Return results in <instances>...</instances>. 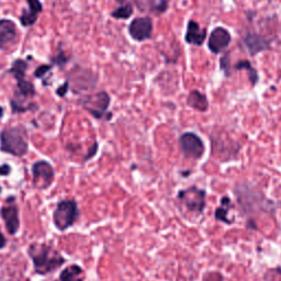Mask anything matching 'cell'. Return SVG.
Instances as JSON below:
<instances>
[{
	"label": "cell",
	"instance_id": "5bb4252c",
	"mask_svg": "<svg viewBox=\"0 0 281 281\" xmlns=\"http://www.w3.org/2000/svg\"><path fill=\"white\" fill-rule=\"evenodd\" d=\"M136 7L141 12L147 14H163L167 10V0H134Z\"/></svg>",
	"mask_w": 281,
	"mask_h": 281
},
{
	"label": "cell",
	"instance_id": "277c9868",
	"mask_svg": "<svg viewBox=\"0 0 281 281\" xmlns=\"http://www.w3.org/2000/svg\"><path fill=\"white\" fill-rule=\"evenodd\" d=\"M33 186L38 190H45L52 186L55 178L53 166L48 160H37L31 168Z\"/></svg>",
	"mask_w": 281,
	"mask_h": 281
},
{
	"label": "cell",
	"instance_id": "9a60e30c",
	"mask_svg": "<svg viewBox=\"0 0 281 281\" xmlns=\"http://www.w3.org/2000/svg\"><path fill=\"white\" fill-rule=\"evenodd\" d=\"M61 281H85V271L79 265H70L60 274Z\"/></svg>",
	"mask_w": 281,
	"mask_h": 281
},
{
	"label": "cell",
	"instance_id": "4316f807",
	"mask_svg": "<svg viewBox=\"0 0 281 281\" xmlns=\"http://www.w3.org/2000/svg\"><path fill=\"white\" fill-rule=\"evenodd\" d=\"M228 54H227V52H226V54L221 58V68L223 69L225 73H227V70L230 69V63H228Z\"/></svg>",
	"mask_w": 281,
	"mask_h": 281
},
{
	"label": "cell",
	"instance_id": "ba28073f",
	"mask_svg": "<svg viewBox=\"0 0 281 281\" xmlns=\"http://www.w3.org/2000/svg\"><path fill=\"white\" fill-rule=\"evenodd\" d=\"M153 22L148 17L136 18L131 22L129 27V33L135 41H145L152 36Z\"/></svg>",
	"mask_w": 281,
	"mask_h": 281
},
{
	"label": "cell",
	"instance_id": "603a6c76",
	"mask_svg": "<svg viewBox=\"0 0 281 281\" xmlns=\"http://www.w3.org/2000/svg\"><path fill=\"white\" fill-rule=\"evenodd\" d=\"M10 104H11V109H12V112H15V113H21V112H25V111H29V110H32V106H34V104H30L29 107H23L21 106V104H19L16 100H11L10 101Z\"/></svg>",
	"mask_w": 281,
	"mask_h": 281
},
{
	"label": "cell",
	"instance_id": "52a82bcc",
	"mask_svg": "<svg viewBox=\"0 0 281 281\" xmlns=\"http://www.w3.org/2000/svg\"><path fill=\"white\" fill-rule=\"evenodd\" d=\"M180 147L186 157L199 159L205 153V144L200 137L191 132L184 133L179 139Z\"/></svg>",
	"mask_w": 281,
	"mask_h": 281
},
{
	"label": "cell",
	"instance_id": "7402d4cb",
	"mask_svg": "<svg viewBox=\"0 0 281 281\" xmlns=\"http://www.w3.org/2000/svg\"><path fill=\"white\" fill-rule=\"evenodd\" d=\"M18 83V88L20 90V94L24 97H33L35 94V89L33 84L28 82V81H20L17 82Z\"/></svg>",
	"mask_w": 281,
	"mask_h": 281
},
{
	"label": "cell",
	"instance_id": "9c48e42d",
	"mask_svg": "<svg viewBox=\"0 0 281 281\" xmlns=\"http://www.w3.org/2000/svg\"><path fill=\"white\" fill-rule=\"evenodd\" d=\"M0 217L4 220L7 232L10 235H16L20 228V218H19V209L16 205L4 206L0 209Z\"/></svg>",
	"mask_w": 281,
	"mask_h": 281
},
{
	"label": "cell",
	"instance_id": "7c38bea8",
	"mask_svg": "<svg viewBox=\"0 0 281 281\" xmlns=\"http://www.w3.org/2000/svg\"><path fill=\"white\" fill-rule=\"evenodd\" d=\"M243 42L245 44V47L248 49V51L251 52L252 55H255L259 53L261 51L269 50L270 48V42L267 41L265 37L258 34L254 33H248L244 36Z\"/></svg>",
	"mask_w": 281,
	"mask_h": 281
},
{
	"label": "cell",
	"instance_id": "5b68a950",
	"mask_svg": "<svg viewBox=\"0 0 281 281\" xmlns=\"http://www.w3.org/2000/svg\"><path fill=\"white\" fill-rule=\"evenodd\" d=\"M178 199L185 205L189 211L202 213L206 206V191L197 187H190L178 193Z\"/></svg>",
	"mask_w": 281,
	"mask_h": 281
},
{
	"label": "cell",
	"instance_id": "30bf717a",
	"mask_svg": "<svg viewBox=\"0 0 281 281\" xmlns=\"http://www.w3.org/2000/svg\"><path fill=\"white\" fill-rule=\"evenodd\" d=\"M231 42V34L224 28H217L211 32V35L209 37L208 47L214 54H219L224 49L228 47Z\"/></svg>",
	"mask_w": 281,
	"mask_h": 281
},
{
	"label": "cell",
	"instance_id": "4fadbf2b",
	"mask_svg": "<svg viewBox=\"0 0 281 281\" xmlns=\"http://www.w3.org/2000/svg\"><path fill=\"white\" fill-rule=\"evenodd\" d=\"M207 37V30L201 29L198 22L190 20L188 23L187 32H186V42L193 45H200L204 44Z\"/></svg>",
	"mask_w": 281,
	"mask_h": 281
},
{
	"label": "cell",
	"instance_id": "ac0fdd59",
	"mask_svg": "<svg viewBox=\"0 0 281 281\" xmlns=\"http://www.w3.org/2000/svg\"><path fill=\"white\" fill-rule=\"evenodd\" d=\"M28 68L27 62H24L22 60H16L12 64V66L10 68V73L14 74L17 82H20L25 79V70Z\"/></svg>",
	"mask_w": 281,
	"mask_h": 281
},
{
	"label": "cell",
	"instance_id": "8fae6325",
	"mask_svg": "<svg viewBox=\"0 0 281 281\" xmlns=\"http://www.w3.org/2000/svg\"><path fill=\"white\" fill-rule=\"evenodd\" d=\"M18 32L11 20H0V50H8L17 42Z\"/></svg>",
	"mask_w": 281,
	"mask_h": 281
},
{
	"label": "cell",
	"instance_id": "3957f363",
	"mask_svg": "<svg viewBox=\"0 0 281 281\" xmlns=\"http://www.w3.org/2000/svg\"><path fill=\"white\" fill-rule=\"evenodd\" d=\"M79 218V210L75 200H62L53 212V222L58 231L64 232L73 226Z\"/></svg>",
	"mask_w": 281,
	"mask_h": 281
},
{
	"label": "cell",
	"instance_id": "ffe728a7",
	"mask_svg": "<svg viewBox=\"0 0 281 281\" xmlns=\"http://www.w3.org/2000/svg\"><path fill=\"white\" fill-rule=\"evenodd\" d=\"M235 68L236 69H247L248 70V77H250V81L252 82V85H256L257 81H258V75L257 71L255 70L251 63L248 61H240L238 64L235 65Z\"/></svg>",
	"mask_w": 281,
	"mask_h": 281
},
{
	"label": "cell",
	"instance_id": "484cf974",
	"mask_svg": "<svg viewBox=\"0 0 281 281\" xmlns=\"http://www.w3.org/2000/svg\"><path fill=\"white\" fill-rule=\"evenodd\" d=\"M53 63L60 65V66H62V65L67 63V57L65 56L63 53H60L56 57L53 58Z\"/></svg>",
	"mask_w": 281,
	"mask_h": 281
},
{
	"label": "cell",
	"instance_id": "8992f818",
	"mask_svg": "<svg viewBox=\"0 0 281 281\" xmlns=\"http://www.w3.org/2000/svg\"><path fill=\"white\" fill-rule=\"evenodd\" d=\"M81 103L84 109L96 119H101L110 106V96L106 91H100L94 96L84 97Z\"/></svg>",
	"mask_w": 281,
	"mask_h": 281
},
{
	"label": "cell",
	"instance_id": "6da1fadb",
	"mask_svg": "<svg viewBox=\"0 0 281 281\" xmlns=\"http://www.w3.org/2000/svg\"><path fill=\"white\" fill-rule=\"evenodd\" d=\"M28 255L33 263L34 271L41 276L55 271L66 260L60 252L47 243L31 244L28 248Z\"/></svg>",
	"mask_w": 281,
	"mask_h": 281
},
{
	"label": "cell",
	"instance_id": "e0dca14e",
	"mask_svg": "<svg viewBox=\"0 0 281 281\" xmlns=\"http://www.w3.org/2000/svg\"><path fill=\"white\" fill-rule=\"evenodd\" d=\"M231 209H232L231 200L227 197H224L221 200V207H219L217 209V211H215V218L221 222H224V223L231 224L233 221L231 219H228V211H230Z\"/></svg>",
	"mask_w": 281,
	"mask_h": 281
},
{
	"label": "cell",
	"instance_id": "d6986e66",
	"mask_svg": "<svg viewBox=\"0 0 281 281\" xmlns=\"http://www.w3.org/2000/svg\"><path fill=\"white\" fill-rule=\"evenodd\" d=\"M132 15H133V6L130 3L121 5L119 8H116L114 11L111 12V16H112L113 18L122 19V20L129 19Z\"/></svg>",
	"mask_w": 281,
	"mask_h": 281
},
{
	"label": "cell",
	"instance_id": "83f0119b",
	"mask_svg": "<svg viewBox=\"0 0 281 281\" xmlns=\"http://www.w3.org/2000/svg\"><path fill=\"white\" fill-rule=\"evenodd\" d=\"M68 87H69V84H68V82H66V83H64L62 86L58 88L57 90H56V94L60 96V97H64L65 95L67 94V91H68Z\"/></svg>",
	"mask_w": 281,
	"mask_h": 281
},
{
	"label": "cell",
	"instance_id": "7a4b0ae2",
	"mask_svg": "<svg viewBox=\"0 0 281 281\" xmlns=\"http://www.w3.org/2000/svg\"><path fill=\"white\" fill-rule=\"evenodd\" d=\"M0 151L22 157L29 151L28 134L21 126L5 128L0 133Z\"/></svg>",
	"mask_w": 281,
	"mask_h": 281
},
{
	"label": "cell",
	"instance_id": "1f68e13d",
	"mask_svg": "<svg viewBox=\"0 0 281 281\" xmlns=\"http://www.w3.org/2000/svg\"><path fill=\"white\" fill-rule=\"evenodd\" d=\"M4 116V108L0 106V117Z\"/></svg>",
	"mask_w": 281,
	"mask_h": 281
},
{
	"label": "cell",
	"instance_id": "f1b7e54d",
	"mask_svg": "<svg viewBox=\"0 0 281 281\" xmlns=\"http://www.w3.org/2000/svg\"><path fill=\"white\" fill-rule=\"evenodd\" d=\"M11 173V167L8 164L0 165V176H8Z\"/></svg>",
	"mask_w": 281,
	"mask_h": 281
},
{
	"label": "cell",
	"instance_id": "44dd1931",
	"mask_svg": "<svg viewBox=\"0 0 281 281\" xmlns=\"http://www.w3.org/2000/svg\"><path fill=\"white\" fill-rule=\"evenodd\" d=\"M37 20V14L29 10H23L22 15L20 17V22L23 27H31L33 25Z\"/></svg>",
	"mask_w": 281,
	"mask_h": 281
},
{
	"label": "cell",
	"instance_id": "836d02e7",
	"mask_svg": "<svg viewBox=\"0 0 281 281\" xmlns=\"http://www.w3.org/2000/svg\"><path fill=\"white\" fill-rule=\"evenodd\" d=\"M0 191H2V188H0Z\"/></svg>",
	"mask_w": 281,
	"mask_h": 281
},
{
	"label": "cell",
	"instance_id": "cb8c5ba5",
	"mask_svg": "<svg viewBox=\"0 0 281 281\" xmlns=\"http://www.w3.org/2000/svg\"><path fill=\"white\" fill-rule=\"evenodd\" d=\"M28 2V6H29V9L31 11L35 12V14H40L43 9V6L41 4L40 0H27Z\"/></svg>",
	"mask_w": 281,
	"mask_h": 281
},
{
	"label": "cell",
	"instance_id": "f546056e",
	"mask_svg": "<svg viewBox=\"0 0 281 281\" xmlns=\"http://www.w3.org/2000/svg\"><path fill=\"white\" fill-rule=\"evenodd\" d=\"M97 151H98V144H97V142H96L94 149H93V146H91V148L89 149V152H88V155L86 156V157H85V160H88V159H90L91 157H93V156H95Z\"/></svg>",
	"mask_w": 281,
	"mask_h": 281
},
{
	"label": "cell",
	"instance_id": "d6a6232c",
	"mask_svg": "<svg viewBox=\"0 0 281 281\" xmlns=\"http://www.w3.org/2000/svg\"><path fill=\"white\" fill-rule=\"evenodd\" d=\"M116 3H119V4H121V5H122V4L126 3V0H116Z\"/></svg>",
	"mask_w": 281,
	"mask_h": 281
},
{
	"label": "cell",
	"instance_id": "2e32d148",
	"mask_svg": "<svg viewBox=\"0 0 281 281\" xmlns=\"http://www.w3.org/2000/svg\"><path fill=\"white\" fill-rule=\"evenodd\" d=\"M187 102L191 108H193L195 110H199V111H206L209 107V102H208L207 97L205 95H202L201 93H199L198 90H193L190 94H189Z\"/></svg>",
	"mask_w": 281,
	"mask_h": 281
},
{
	"label": "cell",
	"instance_id": "4dcf8cb0",
	"mask_svg": "<svg viewBox=\"0 0 281 281\" xmlns=\"http://www.w3.org/2000/svg\"><path fill=\"white\" fill-rule=\"evenodd\" d=\"M7 245V239L4 236V234L2 233V230H0V250H3V248L6 247Z\"/></svg>",
	"mask_w": 281,
	"mask_h": 281
},
{
	"label": "cell",
	"instance_id": "d4e9b609",
	"mask_svg": "<svg viewBox=\"0 0 281 281\" xmlns=\"http://www.w3.org/2000/svg\"><path fill=\"white\" fill-rule=\"evenodd\" d=\"M52 68L51 65H41L40 67H37L34 71V76L37 78L43 77L45 74L49 73V70Z\"/></svg>",
	"mask_w": 281,
	"mask_h": 281
}]
</instances>
